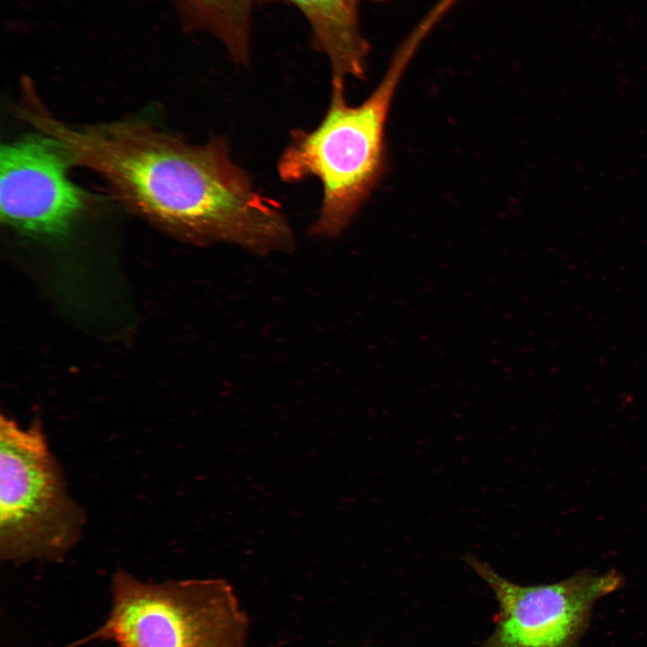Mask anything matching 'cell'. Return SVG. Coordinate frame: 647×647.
Here are the masks:
<instances>
[{"instance_id": "6da1fadb", "label": "cell", "mask_w": 647, "mask_h": 647, "mask_svg": "<svg viewBox=\"0 0 647 647\" xmlns=\"http://www.w3.org/2000/svg\"><path fill=\"white\" fill-rule=\"evenodd\" d=\"M17 115L57 140L71 165L100 175L125 207L172 235L260 255L294 249L280 205L256 190L222 137L196 145L144 121L68 123L39 95L23 101Z\"/></svg>"}, {"instance_id": "7a4b0ae2", "label": "cell", "mask_w": 647, "mask_h": 647, "mask_svg": "<svg viewBox=\"0 0 647 647\" xmlns=\"http://www.w3.org/2000/svg\"><path fill=\"white\" fill-rule=\"evenodd\" d=\"M433 28L423 20L394 55L372 94L350 106L343 83H332L329 109L316 129L296 130L278 164L280 179L318 178L324 197L310 234L335 237L349 226L381 176L384 128L394 93L407 64Z\"/></svg>"}, {"instance_id": "3957f363", "label": "cell", "mask_w": 647, "mask_h": 647, "mask_svg": "<svg viewBox=\"0 0 647 647\" xmlns=\"http://www.w3.org/2000/svg\"><path fill=\"white\" fill-rule=\"evenodd\" d=\"M105 622L78 642L113 647H245L249 619L222 579L143 581L118 569Z\"/></svg>"}, {"instance_id": "277c9868", "label": "cell", "mask_w": 647, "mask_h": 647, "mask_svg": "<svg viewBox=\"0 0 647 647\" xmlns=\"http://www.w3.org/2000/svg\"><path fill=\"white\" fill-rule=\"evenodd\" d=\"M86 522L40 421L22 428L0 420V558L22 563L64 561Z\"/></svg>"}, {"instance_id": "5b68a950", "label": "cell", "mask_w": 647, "mask_h": 647, "mask_svg": "<svg viewBox=\"0 0 647 647\" xmlns=\"http://www.w3.org/2000/svg\"><path fill=\"white\" fill-rule=\"evenodd\" d=\"M464 560L491 589L499 607L492 632L477 647H581L595 604L625 583L622 574L610 570L523 586L476 556L466 554Z\"/></svg>"}, {"instance_id": "8992f818", "label": "cell", "mask_w": 647, "mask_h": 647, "mask_svg": "<svg viewBox=\"0 0 647 647\" xmlns=\"http://www.w3.org/2000/svg\"><path fill=\"white\" fill-rule=\"evenodd\" d=\"M70 165L58 141L40 132L3 144L2 223L35 236L66 234L88 207V195L67 176Z\"/></svg>"}, {"instance_id": "52a82bcc", "label": "cell", "mask_w": 647, "mask_h": 647, "mask_svg": "<svg viewBox=\"0 0 647 647\" xmlns=\"http://www.w3.org/2000/svg\"><path fill=\"white\" fill-rule=\"evenodd\" d=\"M260 1L289 4L302 13L311 29L314 49L329 61L332 82L364 76L369 48L352 0Z\"/></svg>"}, {"instance_id": "ba28073f", "label": "cell", "mask_w": 647, "mask_h": 647, "mask_svg": "<svg viewBox=\"0 0 647 647\" xmlns=\"http://www.w3.org/2000/svg\"><path fill=\"white\" fill-rule=\"evenodd\" d=\"M259 0H173L182 29L216 38L238 64L250 58L253 7Z\"/></svg>"}, {"instance_id": "9c48e42d", "label": "cell", "mask_w": 647, "mask_h": 647, "mask_svg": "<svg viewBox=\"0 0 647 647\" xmlns=\"http://www.w3.org/2000/svg\"><path fill=\"white\" fill-rule=\"evenodd\" d=\"M352 1L358 4L359 0H352ZM373 1H383V0H373Z\"/></svg>"}]
</instances>
